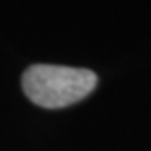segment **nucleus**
<instances>
[{
  "label": "nucleus",
  "instance_id": "nucleus-1",
  "mask_svg": "<svg viewBox=\"0 0 151 151\" xmlns=\"http://www.w3.org/2000/svg\"><path fill=\"white\" fill-rule=\"evenodd\" d=\"M98 77L88 69L63 65H32L22 77V88L41 108H65L94 90Z\"/></svg>",
  "mask_w": 151,
  "mask_h": 151
}]
</instances>
